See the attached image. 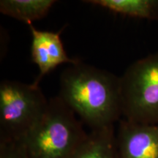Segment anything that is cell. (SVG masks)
<instances>
[{
	"instance_id": "cell-1",
	"label": "cell",
	"mask_w": 158,
	"mask_h": 158,
	"mask_svg": "<svg viewBox=\"0 0 158 158\" xmlns=\"http://www.w3.org/2000/svg\"><path fill=\"white\" fill-rule=\"evenodd\" d=\"M59 97L92 130L121 120V76L81 60L61 73Z\"/></svg>"
},
{
	"instance_id": "cell-2",
	"label": "cell",
	"mask_w": 158,
	"mask_h": 158,
	"mask_svg": "<svg viewBox=\"0 0 158 158\" xmlns=\"http://www.w3.org/2000/svg\"><path fill=\"white\" fill-rule=\"evenodd\" d=\"M82 123L59 95L54 97L41 119L19 142L29 158H73L89 134Z\"/></svg>"
},
{
	"instance_id": "cell-3",
	"label": "cell",
	"mask_w": 158,
	"mask_h": 158,
	"mask_svg": "<svg viewBox=\"0 0 158 158\" xmlns=\"http://www.w3.org/2000/svg\"><path fill=\"white\" fill-rule=\"evenodd\" d=\"M48 101L38 85L0 84V140L21 141L44 115Z\"/></svg>"
},
{
	"instance_id": "cell-4",
	"label": "cell",
	"mask_w": 158,
	"mask_h": 158,
	"mask_svg": "<svg viewBox=\"0 0 158 158\" xmlns=\"http://www.w3.org/2000/svg\"><path fill=\"white\" fill-rule=\"evenodd\" d=\"M122 116L158 124V52L132 63L121 76Z\"/></svg>"
},
{
	"instance_id": "cell-5",
	"label": "cell",
	"mask_w": 158,
	"mask_h": 158,
	"mask_svg": "<svg viewBox=\"0 0 158 158\" xmlns=\"http://www.w3.org/2000/svg\"><path fill=\"white\" fill-rule=\"evenodd\" d=\"M118 158H158V124L122 119L116 133Z\"/></svg>"
},
{
	"instance_id": "cell-6",
	"label": "cell",
	"mask_w": 158,
	"mask_h": 158,
	"mask_svg": "<svg viewBox=\"0 0 158 158\" xmlns=\"http://www.w3.org/2000/svg\"><path fill=\"white\" fill-rule=\"evenodd\" d=\"M31 34V56L38 67L39 75L33 84L38 85L42 78L59 65L76 64L79 59L68 56L61 39L62 29L59 31L37 29L32 23L29 24Z\"/></svg>"
},
{
	"instance_id": "cell-7",
	"label": "cell",
	"mask_w": 158,
	"mask_h": 158,
	"mask_svg": "<svg viewBox=\"0 0 158 158\" xmlns=\"http://www.w3.org/2000/svg\"><path fill=\"white\" fill-rule=\"evenodd\" d=\"M73 158H118L114 125L91 130Z\"/></svg>"
},
{
	"instance_id": "cell-8",
	"label": "cell",
	"mask_w": 158,
	"mask_h": 158,
	"mask_svg": "<svg viewBox=\"0 0 158 158\" xmlns=\"http://www.w3.org/2000/svg\"><path fill=\"white\" fill-rule=\"evenodd\" d=\"M84 2L125 16L158 21V0H88Z\"/></svg>"
},
{
	"instance_id": "cell-9",
	"label": "cell",
	"mask_w": 158,
	"mask_h": 158,
	"mask_svg": "<svg viewBox=\"0 0 158 158\" xmlns=\"http://www.w3.org/2000/svg\"><path fill=\"white\" fill-rule=\"evenodd\" d=\"M56 2L54 0H1L0 12L29 25L44 18Z\"/></svg>"
},
{
	"instance_id": "cell-10",
	"label": "cell",
	"mask_w": 158,
	"mask_h": 158,
	"mask_svg": "<svg viewBox=\"0 0 158 158\" xmlns=\"http://www.w3.org/2000/svg\"><path fill=\"white\" fill-rule=\"evenodd\" d=\"M0 158H29L19 141L0 140Z\"/></svg>"
}]
</instances>
